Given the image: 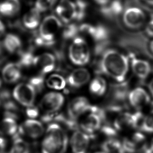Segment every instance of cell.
<instances>
[{"instance_id": "cell-39", "label": "cell", "mask_w": 153, "mask_h": 153, "mask_svg": "<svg viewBox=\"0 0 153 153\" xmlns=\"http://www.w3.org/2000/svg\"><path fill=\"white\" fill-rule=\"evenodd\" d=\"M147 4L153 5V0H143Z\"/></svg>"}, {"instance_id": "cell-5", "label": "cell", "mask_w": 153, "mask_h": 153, "mask_svg": "<svg viewBox=\"0 0 153 153\" xmlns=\"http://www.w3.org/2000/svg\"><path fill=\"white\" fill-rule=\"evenodd\" d=\"M123 21L128 29L137 30L142 29L145 25L146 16L141 8L131 7L124 11Z\"/></svg>"}, {"instance_id": "cell-46", "label": "cell", "mask_w": 153, "mask_h": 153, "mask_svg": "<svg viewBox=\"0 0 153 153\" xmlns=\"http://www.w3.org/2000/svg\"></svg>"}, {"instance_id": "cell-32", "label": "cell", "mask_w": 153, "mask_h": 153, "mask_svg": "<svg viewBox=\"0 0 153 153\" xmlns=\"http://www.w3.org/2000/svg\"><path fill=\"white\" fill-rule=\"evenodd\" d=\"M44 79L42 75L32 77L29 81V84L32 85L36 91L42 90L44 86Z\"/></svg>"}, {"instance_id": "cell-23", "label": "cell", "mask_w": 153, "mask_h": 153, "mask_svg": "<svg viewBox=\"0 0 153 153\" xmlns=\"http://www.w3.org/2000/svg\"><path fill=\"white\" fill-rule=\"evenodd\" d=\"M123 10V5L119 0H114L109 5L103 6L102 8V13L108 18H114L117 16Z\"/></svg>"}, {"instance_id": "cell-37", "label": "cell", "mask_w": 153, "mask_h": 153, "mask_svg": "<svg viewBox=\"0 0 153 153\" xmlns=\"http://www.w3.org/2000/svg\"><path fill=\"white\" fill-rule=\"evenodd\" d=\"M5 30V28L4 24L0 21V37H1V36L4 33Z\"/></svg>"}, {"instance_id": "cell-43", "label": "cell", "mask_w": 153, "mask_h": 153, "mask_svg": "<svg viewBox=\"0 0 153 153\" xmlns=\"http://www.w3.org/2000/svg\"><path fill=\"white\" fill-rule=\"evenodd\" d=\"M95 153H105V152H96Z\"/></svg>"}, {"instance_id": "cell-6", "label": "cell", "mask_w": 153, "mask_h": 153, "mask_svg": "<svg viewBox=\"0 0 153 153\" xmlns=\"http://www.w3.org/2000/svg\"><path fill=\"white\" fill-rule=\"evenodd\" d=\"M13 94L17 102L22 105L30 107L35 100L36 91L29 83H21L15 87Z\"/></svg>"}, {"instance_id": "cell-29", "label": "cell", "mask_w": 153, "mask_h": 153, "mask_svg": "<svg viewBox=\"0 0 153 153\" xmlns=\"http://www.w3.org/2000/svg\"><path fill=\"white\" fill-rule=\"evenodd\" d=\"M140 130L147 133H153V109L145 116Z\"/></svg>"}, {"instance_id": "cell-16", "label": "cell", "mask_w": 153, "mask_h": 153, "mask_svg": "<svg viewBox=\"0 0 153 153\" xmlns=\"http://www.w3.org/2000/svg\"><path fill=\"white\" fill-rule=\"evenodd\" d=\"M57 14L64 23H68L76 19L74 3L69 0H62L56 9Z\"/></svg>"}, {"instance_id": "cell-28", "label": "cell", "mask_w": 153, "mask_h": 153, "mask_svg": "<svg viewBox=\"0 0 153 153\" xmlns=\"http://www.w3.org/2000/svg\"><path fill=\"white\" fill-rule=\"evenodd\" d=\"M36 56H34L31 51L23 52L20 53V59L19 64V65L25 67H29L33 65V62Z\"/></svg>"}, {"instance_id": "cell-12", "label": "cell", "mask_w": 153, "mask_h": 153, "mask_svg": "<svg viewBox=\"0 0 153 153\" xmlns=\"http://www.w3.org/2000/svg\"><path fill=\"white\" fill-rule=\"evenodd\" d=\"M79 31L91 36L97 44L109 42V31L103 26L83 24L79 27Z\"/></svg>"}, {"instance_id": "cell-31", "label": "cell", "mask_w": 153, "mask_h": 153, "mask_svg": "<svg viewBox=\"0 0 153 153\" xmlns=\"http://www.w3.org/2000/svg\"><path fill=\"white\" fill-rule=\"evenodd\" d=\"M57 0H37L36 8L40 12L48 10L53 6Z\"/></svg>"}, {"instance_id": "cell-19", "label": "cell", "mask_w": 153, "mask_h": 153, "mask_svg": "<svg viewBox=\"0 0 153 153\" xmlns=\"http://www.w3.org/2000/svg\"><path fill=\"white\" fill-rule=\"evenodd\" d=\"M19 0H4L0 2V14L4 16L12 17L20 10Z\"/></svg>"}, {"instance_id": "cell-26", "label": "cell", "mask_w": 153, "mask_h": 153, "mask_svg": "<svg viewBox=\"0 0 153 153\" xmlns=\"http://www.w3.org/2000/svg\"><path fill=\"white\" fill-rule=\"evenodd\" d=\"M89 89L92 94L96 96L103 95L107 89V84L105 79L102 77H96L91 81Z\"/></svg>"}, {"instance_id": "cell-44", "label": "cell", "mask_w": 153, "mask_h": 153, "mask_svg": "<svg viewBox=\"0 0 153 153\" xmlns=\"http://www.w3.org/2000/svg\"><path fill=\"white\" fill-rule=\"evenodd\" d=\"M0 153H4V152H0Z\"/></svg>"}, {"instance_id": "cell-10", "label": "cell", "mask_w": 153, "mask_h": 153, "mask_svg": "<svg viewBox=\"0 0 153 153\" xmlns=\"http://www.w3.org/2000/svg\"><path fill=\"white\" fill-rule=\"evenodd\" d=\"M91 105L88 100L84 97H78L72 100L68 107L70 118L75 120L81 116L91 112Z\"/></svg>"}, {"instance_id": "cell-13", "label": "cell", "mask_w": 153, "mask_h": 153, "mask_svg": "<svg viewBox=\"0 0 153 153\" xmlns=\"http://www.w3.org/2000/svg\"><path fill=\"white\" fill-rule=\"evenodd\" d=\"M89 144L90 136L83 131H75L71 139V147L73 153H87Z\"/></svg>"}, {"instance_id": "cell-41", "label": "cell", "mask_w": 153, "mask_h": 153, "mask_svg": "<svg viewBox=\"0 0 153 153\" xmlns=\"http://www.w3.org/2000/svg\"><path fill=\"white\" fill-rule=\"evenodd\" d=\"M149 147H150V149L151 150L152 152L153 153V139L151 141V144H150V146H149Z\"/></svg>"}, {"instance_id": "cell-27", "label": "cell", "mask_w": 153, "mask_h": 153, "mask_svg": "<svg viewBox=\"0 0 153 153\" xmlns=\"http://www.w3.org/2000/svg\"><path fill=\"white\" fill-rule=\"evenodd\" d=\"M66 84V81L64 77L57 74L50 75L47 80V85L50 88L56 90L64 89Z\"/></svg>"}, {"instance_id": "cell-30", "label": "cell", "mask_w": 153, "mask_h": 153, "mask_svg": "<svg viewBox=\"0 0 153 153\" xmlns=\"http://www.w3.org/2000/svg\"><path fill=\"white\" fill-rule=\"evenodd\" d=\"M79 27H77L74 24L68 25L64 29L63 36L64 39H74L77 37L76 36L79 33Z\"/></svg>"}, {"instance_id": "cell-17", "label": "cell", "mask_w": 153, "mask_h": 153, "mask_svg": "<svg viewBox=\"0 0 153 153\" xmlns=\"http://www.w3.org/2000/svg\"><path fill=\"white\" fill-rule=\"evenodd\" d=\"M91 79L89 71L84 68H77L68 75L66 82L71 87L79 88L87 84Z\"/></svg>"}, {"instance_id": "cell-33", "label": "cell", "mask_w": 153, "mask_h": 153, "mask_svg": "<svg viewBox=\"0 0 153 153\" xmlns=\"http://www.w3.org/2000/svg\"><path fill=\"white\" fill-rule=\"evenodd\" d=\"M145 33L147 37L153 38V17L145 27Z\"/></svg>"}, {"instance_id": "cell-21", "label": "cell", "mask_w": 153, "mask_h": 153, "mask_svg": "<svg viewBox=\"0 0 153 153\" xmlns=\"http://www.w3.org/2000/svg\"><path fill=\"white\" fill-rule=\"evenodd\" d=\"M40 22V12L36 8L29 10L23 17L24 25L28 29H35L39 25Z\"/></svg>"}, {"instance_id": "cell-38", "label": "cell", "mask_w": 153, "mask_h": 153, "mask_svg": "<svg viewBox=\"0 0 153 153\" xmlns=\"http://www.w3.org/2000/svg\"><path fill=\"white\" fill-rule=\"evenodd\" d=\"M149 48L152 55L153 56V39L152 40L151 42H149Z\"/></svg>"}, {"instance_id": "cell-20", "label": "cell", "mask_w": 153, "mask_h": 153, "mask_svg": "<svg viewBox=\"0 0 153 153\" xmlns=\"http://www.w3.org/2000/svg\"><path fill=\"white\" fill-rule=\"evenodd\" d=\"M22 45V41L19 37L13 33L7 34L3 42L4 48L10 53H15L19 51Z\"/></svg>"}, {"instance_id": "cell-3", "label": "cell", "mask_w": 153, "mask_h": 153, "mask_svg": "<svg viewBox=\"0 0 153 153\" xmlns=\"http://www.w3.org/2000/svg\"><path fill=\"white\" fill-rule=\"evenodd\" d=\"M68 56L73 64L79 66L87 64L90 60V51L87 42L81 37H77L73 39L71 44Z\"/></svg>"}, {"instance_id": "cell-2", "label": "cell", "mask_w": 153, "mask_h": 153, "mask_svg": "<svg viewBox=\"0 0 153 153\" xmlns=\"http://www.w3.org/2000/svg\"><path fill=\"white\" fill-rule=\"evenodd\" d=\"M68 144L66 133L59 124L52 123L48 126L42 142V153H64Z\"/></svg>"}, {"instance_id": "cell-45", "label": "cell", "mask_w": 153, "mask_h": 153, "mask_svg": "<svg viewBox=\"0 0 153 153\" xmlns=\"http://www.w3.org/2000/svg\"></svg>"}, {"instance_id": "cell-36", "label": "cell", "mask_w": 153, "mask_h": 153, "mask_svg": "<svg viewBox=\"0 0 153 153\" xmlns=\"http://www.w3.org/2000/svg\"><path fill=\"white\" fill-rule=\"evenodd\" d=\"M148 88H149V92H150V93L151 94L153 98V79L149 83Z\"/></svg>"}, {"instance_id": "cell-18", "label": "cell", "mask_w": 153, "mask_h": 153, "mask_svg": "<svg viewBox=\"0 0 153 153\" xmlns=\"http://www.w3.org/2000/svg\"><path fill=\"white\" fill-rule=\"evenodd\" d=\"M2 76L6 83H16L22 76L21 66L19 63H10L6 64L2 70Z\"/></svg>"}, {"instance_id": "cell-8", "label": "cell", "mask_w": 153, "mask_h": 153, "mask_svg": "<svg viewBox=\"0 0 153 153\" xmlns=\"http://www.w3.org/2000/svg\"><path fill=\"white\" fill-rule=\"evenodd\" d=\"M64 102V97L62 94L57 92H50L44 96L40 106L44 111L52 114L60 109Z\"/></svg>"}, {"instance_id": "cell-11", "label": "cell", "mask_w": 153, "mask_h": 153, "mask_svg": "<svg viewBox=\"0 0 153 153\" xmlns=\"http://www.w3.org/2000/svg\"><path fill=\"white\" fill-rule=\"evenodd\" d=\"M80 122V127L83 132L88 134H93L101 128L103 117L95 112H89Z\"/></svg>"}, {"instance_id": "cell-7", "label": "cell", "mask_w": 153, "mask_h": 153, "mask_svg": "<svg viewBox=\"0 0 153 153\" xmlns=\"http://www.w3.org/2000/svg\"><path fill=\"white\" fill-rule=\"evenodd\" d=\"M133 72L141 83H144L152 71L151 64L147 60L137 58L133 54H129Z\"/></svg>"}, {"instance_id": "cell-15", "label": "cell", "mask_w": 153, "mask_h": 153, "mask_svg": "<svg viewBox=\"0 0 153 153\" xmlns=\"http://www.w3.org/2000/svg\"><path fill=\"white\" fill-rule=\"evenodd\" d=\"M55 56L49 53L42 54L36 56L33 65L40 71L42 74H47L53 71L56 67Z\"/></svg>"}, {"instance_id": "cell-14", "label": "cell", "mask_w": 153, "mask_h": 153, "mask_svg": "<svg viewBox=\"0 0 153 153\" xmlns=\"http://www.w3.org/2000/svg\"><path fill=\"white\" fill-rule=\"evenodd\" d=\"M44 132L45 128L42 122L35 119L26 120L23 126L19 128L18 131L20 134H25L33 139L39 138Z\"/></svg>"}, {"instance_id": "cell-42", "label": "cell", "mask_w": 153, "mask_h": 153, "mask_svg": "<svg viewBox=\"0 0 153 153\" xmlns=\"http://www.w3.org/2000/svg\"><path fill=\"white\" fill-rule=\"evenodd\" d=\"M2 80H1V79L0 78V89H1V86H2Z\"/></svg>"}, {"instance_id": "cell-40", "label": "cell", "mask_w": 153, "mask_h": 153, "mask_svg": "<svg viewBox=\"0 0 153 153\" xmlns=\"http://www.w3.org/2000/svg\"><path fill=\"white\" fill-rule=\"evenodd\" d=\"M3 44H2L1 42H0V56L2 55V52H3Z\"/></svg>"}, {"instance_id": "cell-1", "label": "cell", "mask_w": 153, "mask_h": 153, "mask_svg": "<svg viewBox=\"0 0 153 153\" xmlns=\"http://www.w3.org/2000/svg\"><path fill=\"white\" fill-rule=\"evenodd\" d=\"M129 57L114 49L103 52L100 63V71L122 83L125 81L129 69Z\"/></svg>"}, {"instance_id": "cell-34", "label": "cell", "mask_w": 153, "mask_h": 153, "mask_svg": "<svg viewBox=\"0 0 153 153\" xmlns=\"http://www.w3.org/2000/svg\"><path fill=\"white\" fill-rule=\"evenodd\" d=\"M28 109L26 110V114L27 116L30 118H35L37 117L39 115L38 109L34 107H28Z\"/></svg>"}, {"instance_id": "cell-9", "label": "cell", "mask_w": 153, "mask_h": 153, "mask_svg": "<svg viewBox=\"0 0 153 153\" xmlns=\"http://www.w3.org/2000/svg\"><path fill=\"white\" fill-rule=\"evenodd\" d=\"M128 100L133 108L140 111L151 103V100L148 92L143 87L139 86L130 91Z\"/></svg>"}, {"instance_id": "cell-24", "label": "cell", "mask_w": 153, "mask_h": 153, "mask_svg": "<svg viewBox=\"0 0 153 153\" xmlns=\"http://www.w3.org/2000/svg\"><path fill=\"white\" fill-rule=\"evenodd\" d=\"M10 153H30L28 143L21 138L19 133L13 136V144Z\"/></svg>"}, {"instance_id": "cell-4", "label": "cell", "mask_w": 153, "mask_h": 153, "mask_svg": "<svg viewBox=\"0 0 153 153\" xmlns=\"http://www.w3.org/2000/svg\"><path fill=\"white\" fill-rule=\"evenodd\" d=\"M61 27L62 24L56 17L48 16L40 26L39 37L46 42L48 46H51L54 43V39Z\"/></svg>"}, {"instance_id": "cell-25", "label": "cell", "mask_w": 153, "mask_h": 153, "mask_svg": "<svg viewBox=\"0 0 153 153\" xmlns=\"http://www.w3.org/2000/svg\"><path fill=\"white\" fill-rule=\"evenodd\" d=\"M105 153H123L122 142L114 137L108 139L102 145Z\"/></svg>"}, {"instance_id": "cell-22", "label": "cell", "mask_w": 153, "mask_h": 153, "mask_svg": "<svg viewBox=\"0 0 153 153\" xmlns=\"http://www.w3.org/2000/svg\"><path fill=\"white\" fill-rule=\"evenodd\" d=\"M16 119L10 117H5L0 124V134L14 136L18 132L19 128Z\"/></svg>"}, {"instance_id": "cell-35", "label": "cell", "mask_w": 153, "mask_h": 153, "mask_svg": "<svg viewBox=\"0 0 153 153\" xmlns=\"http://www.w3.org/2000/svg\"><path fill=\"white\" fill-rule=\"evenodd\" d=\"M95 1L98 4L103 6L107 5L110 1V0H95Z\"/></svg>"}]
</instances>
